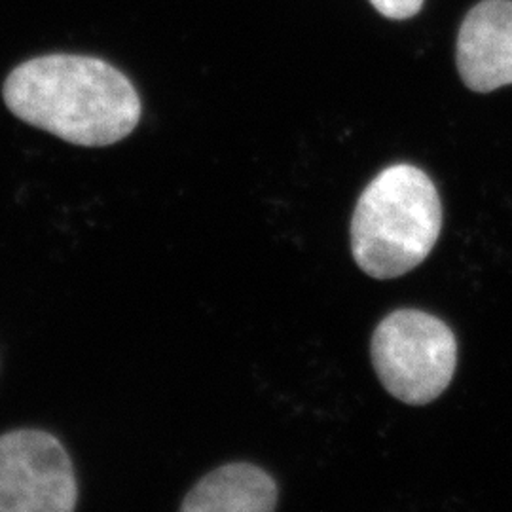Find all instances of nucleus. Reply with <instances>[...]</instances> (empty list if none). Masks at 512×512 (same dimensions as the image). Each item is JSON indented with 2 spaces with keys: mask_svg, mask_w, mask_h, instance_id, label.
<instances>
[{
  "mask_svg": "<svg viewBox=\"0 0 512 512\" xmlns=\"http://www.w3.org/2000/svg\"><path fill=\"white\" fill-rule=\"evenodd\" d=\"M440 230L442 203L429 175L416 165H389L355 205L351 253L366 275L395 279L431 255Z\"/></svg>",
  "mask_w": 512,
  "mask_h": 512,
  "instance_id": "f03ea898",
  "label": "nucleus"
},
{
  "mask_svg": "<svg viewBox=\"0 0 512 512\" xmlns=\"http://www.w3.org/2000/svg\"><path fill=\"white\" fill-rule=\"evenodd\" d=\"M425 0H370V4L376 8L387 19H410L414 18Z\"/></svg>",
  "mask_w": 512,
  "mask_h": 512,
  "instance_id": "0eeeda50",
  "label": "nucleus"
},
{
  "mask_svg": "<svg viewBox=\"0 0 512 512\" xmlns=\"http://www.w3.org/2000/svg\"><path fill=\"white\" fill-rule=\"evenodd\" d=\"M2 99L21 122L78 147L126 139L143 112L128 76L92 55L33 57L8 74Z\"/></svg>",
  "mask_w": 512,
  "mask_h": 512,
  "instance_id": "f257e3e1",
  "label": "nucleus"
},
{
  "mask_svg": "<svg viewBox=\"0 0 512 512\" xmlns=\"http://www.w3.org/2000/svg\"><path fill=\"white\" fill-rule=\"evenodd\" d=\"M372 365L385 391L412 406L437 401L454 380L458 342L431 313L397 310L372 334Z\"/></svg>",
  "mask_w": 512,
  "mask_h": 512,
  "instance_id": "7ed1b4c3",
  "label": "nucleus"
},
{
  "mask_svg": "<svg viewBox=\"0 0 512 512\" xmlns=\"http://www.w3.org/2000/svg\"><path fill=\"white\" fill-rule=\"evenodd\" d=\"M456 65L471 92L492 93L512 84V0H482L467 12Z\"/></svg>",
  "mask_w": 512,
  "mask_h": 512,
  "instance_id": "39448f33",
  "label": "nucleus"
},
{
  "mask_svg": "<svg viewBox=\"0 0 512 512\" xmlns=\"http://www.w3.org/2000/svg\"><path fill=\"white\" fill-rule=\"evenodd\" d=\"M274 478L253 463H226L186 494L183 512H270L277 507Z\"/></svg>",
  "mask_w": 512,
  "mask_h": 512,
  "instance_id": "423d86ee",
  "label": "nucleus"
},
{
  "mask_svg": "<svg viewBox=\"0 0 512 512\" xmlns=\"http://www.w3.org/2000/svg\"><path fill=\"white\" fill-rule=\"evenodd\" d=\"M78 488L65 446L40 429L0 437V512H73Z\"/></svg>",
  "mask_w": 512,
  "mask_h": 512,
  "instance_id": "20e7f679",
  "label": "nucleus"
}]
</instances>
